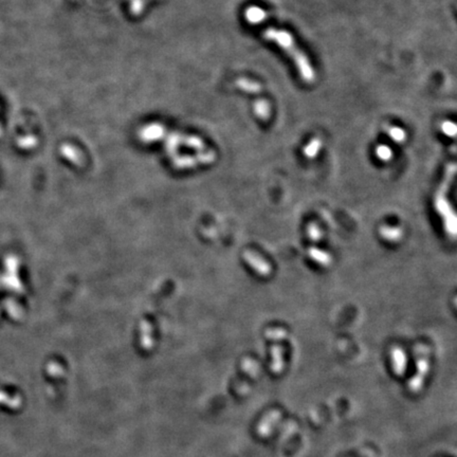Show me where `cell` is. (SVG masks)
Segmentation results:
<instances>
[{"label": "cell", "mask_w": 457, "mask_h": 457, "mask_svg": "<svg viewBox=\"0 0 457 457\" xmlns=\"http://www.w3.org/2000/svg\"><path fill=\"white\" fill-rule=\"evenodd\" d=\"M263 37L270 41H274L277 46L284 49L292 57L303 80L307 83H312L315 78V72L303 51L296 46L292 35L284 30L269 28L262 33Z\"/></svg>", "instance_id": "1"}, {"label": "cell", "mask_w": 457, "mask_h": 457, "mask_svg": "<svg viewBox=\"0 0 457 457\" xmlns=\"http://www.w3.org/2000/svg\"><path fill=\"white\" fill-rule=\"evenodd\" d=\"M456 174V165L455 163H449L447 165L445 177L439 186L435 198H434V205L435 209L438 214L443 217L444 227L447 234L449 235L452 239L455 238L456 236V228H457V221L456 215L454 213V210L450 205L449 200L447 199L446 194L450 189L452 181L454 180Z\"/></svg>", "instance_id": "2"}, {"label": "cell", "mask_w": 457, "mask_h": 457, "mask_svg": "<svg viewBox=\"0 0 457 457\" xmlns=\"http://www.w3.org/2000/svg\"><path fill=\"white\" fill-rule=\"evenodd\" d=\"M417 355V374L412 378L409 382V391L412 393H418L423 388L426 377L430 371L429 355L430 351L428 346L419 344L414 348Z\"/></svg>", "instance_id": "3"}, {"label": "cell", "mask_w": 457, "mask_h": 457, "mask_svg": "<svg viewBox=\"0 0 457 457\" xmlns=\"http://www.w3.org/2000/svg\"><path fill=\"white\" fill-rule=\"evenodd\" d=\"M242 257L244 261L247 262L257 274L261 276H268L271 274L272 267L270 266V263L263 259L260 255H258L256 252L247 250L243 252Z\"/></svg>", "instance_id": "4"}, {"label": "cell", "mask_w": 457, "mask_h": 457, "mask_svg": "<svg viewBox=\"0 0 457 457\" xmlns=\"http://www.w3.org/2000/svg\"><path fill=\"white\" fill-rule=\"evenodd\" d=\"M216 155L213 151H209L206 153H199L197 157H182L178 158L174 161V166L177 169L192 168V166L197 165L198 163H211L215 160Z\"/></svg>", "instance_id": "5"}, {"label": "cell", "mask_w": 457, "mask_h": 457, "mask_svg": "<svg viewBox=\"0 0 457 457\" xmlns=\"http://www.w3.org/2000/svg\"><path fill=\"white\" fill-rule=\"evenodd\" d=\"M392 365H393V370L397 376H402L406 372L407 368V357L404 351L399 348V347H395L392 349Z\"/></svg>", "instance_id": "6"}, {"label": "cell", "mask_w": 457, "mask_h": 457, "mask_svg": "<svg viewBox=\"0 0 457 457\" xmlns=\"http://www.w3.org/2000/svg\"><path fill=\"white\" fill-rule=\"evenodd\" d=\"M283 346L274 344L271 347V370L274 374H280L284 368Z\"/></svg>", "instance_id": "7"}, {"label": "cell", "mask_w": 457, "mask_h": 457, "mask_svg": "<svg viewBox=\"0 0 457 457\" xmlns=\"http://www.w3.org/2000/svg\"><path fill=\"white\" fill-rule=\"evenodd\" d=\"M307 254H308V256L310 257L311 260H313L314 262H316L318 265L322 267H328L331 265V262H332V257L330 254L319 248L311 247L308 249V251H307Z\"/></svg>", "instance_id": "8"}, {"label": "cell", "mask_w": 457, "mask_h": 457, "mask_svg": "<svg viewBox=\"0 0 457 457\" xmlns=\"http://www.w3.org/2000/svg\"><path fill=\"white\" fill-rule=\"evenodd\" d=\"M379 234L385 240L391 242H397L402 239L403 230L400 227L381 226L379 228Z\"/></svg>", "instance_id": "9"}, {"label": "cell", "mask_w": 457, "mask_h": 457, "mask_svg": "<svg viewBox=\"0 0 457 457\" xmlns=\"http://www.w3.org/2000/svg\"><path fill=\"white\" fill-rule=\"evenodd\" d=\"M60 151H61V154H63L64 157H66L68 160L71 161L72 163L78 165V166H82L84 164V156L83 154L81 153V151L78 148L72 146V145H70V144H65L61 146L60 148Z\"/></svg>", "instance_id": "10"}, {"label": "cell", "mask_w": 457, "mask_h": 457, "mask_svg": "<svg viewBox=\"0 0 457 457\" xmlns=\"http://www.w3.org/2000/svg\"><path fill=\"white\" fill-rule=\"evenodd\" d=\"M165 134V129L160 125H149L146 128H143L140 131V138L142 141H155V140L161 138Z\"/></svg>", "instance_id": "11"}, {"label": "cell", "mask_w": 457, "mask_h": 457, "mask_svg": "<svg viewBox=\"0 0 457 457\" xmlns=\"http://www.w3.org/2000/svg\"><path fill=\"white\" fill-rule=\"evenodd\" d=\"M245 19L250 23L257 24L262 21H265L267 18V13L265 10H262L259 6H250L244 13Z\"/></svg>", "instance_id": "12"}, {"label": "cell", "mask_w": 457, "mask_h": 457, "mask_svg": "<svg viewBox=\"0 0 457 457\" xmlns=\"http://www.w3.org/2000/svg\"><path fill=\"white\" fill-rule=\"evenodd\" d=\"M236 86L239 88V89L245 91V92H250V93H257L260 92L262 87L259 83L249 80V78H244L241 77L239 80L236 81Z\"/></svg>", "instance_id": "13"}, {"label": "cell", "mask_w": 457, "mask_h": 457, "mask_svg": "<svg viewBox=\"0 0 457 457\" xmlns=\"http://www.w3.org/2000/svg\"><path fill=\"white\" fill-rule=\"evenodd\" d=\"M253 107H254V113H255L260 120L267 121L270 118L271 106L266 100H257L255 103H254Z\"/></svg>", "instance_id": "14"}, {"label": "cell", "mask_w": 457, "mask_h": 457, "mask_svg": "<svg viewBox=\"0 0 457 457\" xmlns=\"http://www.w3.org/2000/svg\"><path fill=\"white\" fill-rule=\"evenodd\" d=\"M322 146H323V143L321 141V139L318 137L313 138L311 141L304 147L303 154L306 158H308V159H313V158L318 156Z\"/></svg>", "instance_id": "15"}, {"label": "cell", "mask_w": 457, "mask_h": 457, "mask_svg": "<svg viewBox=\"0 0 457 457\" xmlns=\"http://www.w3.org/2000/svg\"><path fill=\"white\" fill-rule=\"evenodd\" d=\"M384 130L388 133V135L394 140L395 142L402 143L406 141L407 135H406V131H404L402 128L397 127V126H392V125H385Z\"/></svg>", "instance_id": "16"}, {"label": "cell", "mask_w": 457, "mask_h": 457, "mask_svg": "<svg viewBox=\"0 0 457 457\" xmlns=\"http://www.w3.org/2000/svg\"><path fill=\"white\" fill-rule=\"evenodd\" d=\"M307 235H308L309 239L313 242L320 241L323 237V231L321 227L315 224V223H310L308 226H307Z\"/></svg>", "instance_id": "17"}, {"label": "cell", "mask_w": 457, "mask_h": 457, "mask_svg": "<svg viewBox=\"0 0 457 457\" xmlns=\"http://www.w3.org/2000/svg\"><path fill=\"white\" fill-rule=\"evenodd\" d=\"M265 336L270 341H282L287 337V331L283 328H269L266 330Z\"/></svg>", "instance_id": "18"}, {"label": "cell", "mask_w": 457, "mask_h": 457, "mask_svg": "<svg viewBox=\"0 0 457 457\" xmlns=\"http://www.w3.org/2000/svg\"><path fill=\"white\" fill-rule=\"evenodd\" d=\"M4 307L7 310V312L11 314L12 318L14 319H19L22 315V310L21 307L17 304L14 300H6L4 302Z\"/></svg>", "instance_id": "19"}, {"label": "cell", "mask_w": 457, "mask_h": 457, "mask_svg": "<svg viewBox=\"0 0 457 457\" xmlns=\"http://www.w3.org/2000/svg\"><path fill=\"white\" fill-rule=\"evenodd\" d=\"M376 156L382 161H390L393 158V151L388 145H379L376 147Z\"/></svg>", "instance_id": "20"}, {"label": "cell", "mask_w": 457, "mask_h": 457, "mask_svg": "<svg viewBox=\"0 0 457 457\" xmlns=\"http://www.w3.org/2000/svg\"><path fill=\"white\" fill-rule=\"evenodd\" d=\"M0 403H4L6 406L13 408H18L20 404V399L18 397H10L3 392H0Z\"/></svg>", "instance_id": "21"}, {"label": "cell", "mask_w": 457, "mask_h": 457, "mask_svg": "<svg viewBox=\"0 0 457 457\" xmlns=\"http://www.w3.org/2000/svg\"><path fill=\"white\" fill-rule=\"evenodd\" d=\"M442 130H443V133L445 135H447L448 137H455L456 135V125L454 124V123L450 122V121H446L443 123V125H442Z\"/></svg>", "instance_id": "22"}, {"label": "cell", "mask_w": 457, "mask_h": 457, "mask_svg": "<svg viewBox=\"0 0 457 457\" xmlns=\"http://www.w3.org/2000/svg\"><path fill=\"white\" fill-rule=\"evenodd\" d=\"M130 1V10L134 15L141 14L144 10V1L143 0H129Z\"/></svg>", "instance_id": "23"}, {"label": "cell", "mask_w": 457, "mask_h": 457, "mask_svg": "<svg viewBox=\"0 0 457 457\" xmlns=\"http://www.w3.org/2000/svg\"><path fill=\"white\" fill-rule=\"evenodd\" d=\"M35 143H36V139H35L32 136H27V137L21 138V139L18 140L19 146H21L23 148H30V147L34 146Z\"/></svg>", "instance_id": "24"}]
</instances>
